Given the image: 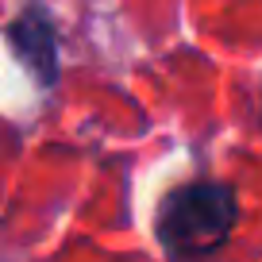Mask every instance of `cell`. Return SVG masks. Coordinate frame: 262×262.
Here are the masks:
<instances>
[{
  "label": "cell",
  "mask_w": 262,
  "mask_h": 262,
  "mask_svg": "<svg viewBox=\"0 0 262 262\" xmlns=\"http://www.w3.org/2000/svg\"><path fill=\"white\" fill-rule=\"evenodd\" d=\"M235 193L220 181H193L166 196L158 212V239L178 262L208 258L235 228Z\"/></svg>",
  "instance_id": "obj_1"
},
{
  "label": "cell",
  "mask_w": 262,
  "mask_h": 262,
  "mask_svg": "<svg viewBox=\"0 0 262 262\" xmlns=\"http://www.w3.org/2000/svg\"><path fill=\"white\" fill-rule=\"evenodd\" d=\"M8 39L16 42L19 58L35 70V77H39L42 85L54 81V31H50L47 16H39V12L19 16L16 24H12Z\"/></svg>",
  "instance_id": "obj_2"
}]
</instances>
